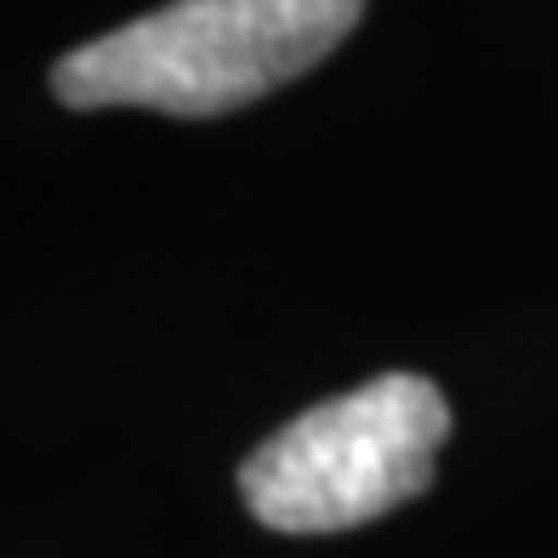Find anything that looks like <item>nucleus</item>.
<instances>
[{
	"instance_id": "nucleus-1",
	"label": "nucleus",
	"mask_w": 558,
	"mask_h": 558,
	"mask_svg": "<svg viewBox=\"0 0 558 558\" xmlns=\"http://www.w3.org/2000/svg\"><path fill=\"white\" fill-rule=\"evenodd\" d=\"M365 0H171L97 35L52 69L69 109H155L211 120L331 58Z\"/></svg>"
},
{
	"instance_id": "nucleus-2",
	"label": "nucleus",
	"mask_w": 558,
	"mask_h": 558,
	"mask_svg": "<svg viewBox=\"0 0 558 558\" xmlns=\"http://www.w3.org/2000/svg\"><path fill=\"white\" fill-rule=\"evenodd\" d=\"M450 434L445 393L416 371H388L365 388L319 399L240 468V496L279 536H331L393 513L434 485Z\"/></svg>"
}]
</instances>
